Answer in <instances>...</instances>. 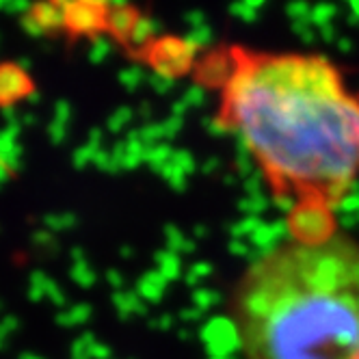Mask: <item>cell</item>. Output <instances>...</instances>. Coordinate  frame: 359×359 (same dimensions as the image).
Masks as SVG:
<instances>
[{"label": "cell", "mask_w": 359, "mask_h": 359, "mask_svg": "<svg viewBox=\"0 0 359 359\" xmlns=\"http://www.w3.org/2000/svg\"><path fill=\"white\" fill-rule=\"evenodd\" d=\"M355 359H359V353H357V355H355Z\"/></svg>", "instance_id": "3957f363"}, {"label": "cell", "mask_w": 359, "mask_h": 359, "mask_svg": "<svg viewBox=\"0 0 359 359\" xmlns=\"http://www.w3.org/2000/svg\"><path fill=\"white\" fill-rule=\"evenodd\" d=\"M229 318L245 359H355L359 241L288 236L241 275Z\"/></svg>", "instance_id": "7a4b0ae2"}, {"label": "cell", "mask_w": 359, "mask_h": 359, "mask_svg": "<svg viewBox=\"0 0 359 359\" xmlns=\"http://www.w3.org/2000/svg\"><path fill=\"white\" fill-rule=\"evenodd\" d=\"M203 65L219 128L286 206L290 236L336 232V210L359 180V93L340 67L316 53L247 46H227Z\"/></svg>", "instance_id": "6da1fadb"}]
</instances>
